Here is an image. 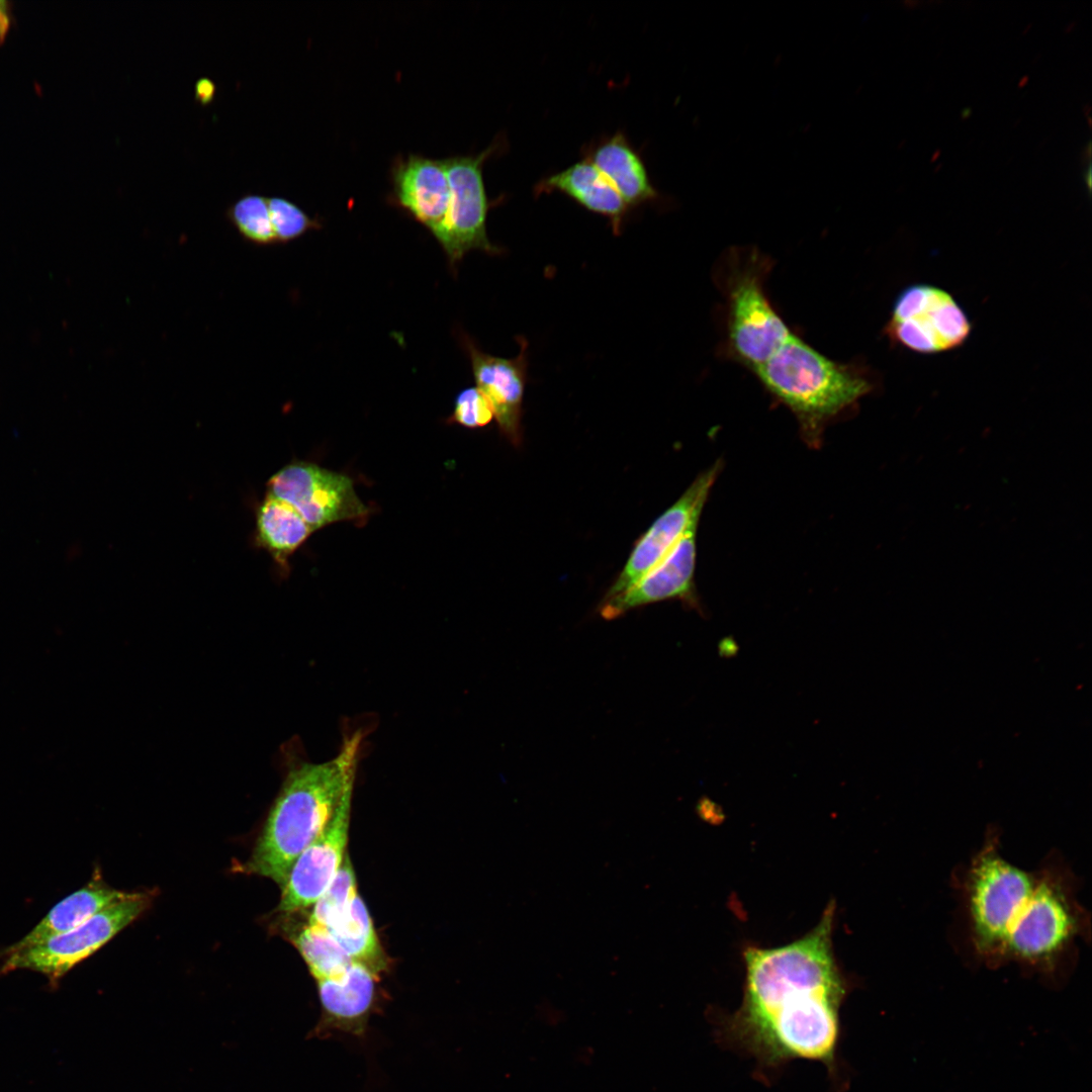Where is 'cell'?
<instances>
[{
    "label": "cell",
    "mask_w": 1092,
    "mask_h": 1092,
    "mask_svg": "<svg viewBox=\"0 0 1092 1092\" xmlns=\"http://www.w3.org/2000/svg\"><path fill=\"white\" fill-rule=\"evenodd\" d=\"M833 918L829 905L803 937L744 952L743 1000L724 1033L762 1065L794 1059L834 1063L846 986L833 953Z\"/></svg>",
    "instance_id": "6da1fadb"
},
{
    "label": "cell",
    "mask_w": 1092,
    "mask_h": 1092,
    "mask_svg": "<svg viewBox=\"0 0 1092 1092\" xmlns=\"http://www.w3.org/2000/svg\"><path fill=\"white\" fill-rule=\"evenodd\" d=\"M963 890L973 950L989 967L1016 963L1054 975L1076 939L1088 937L1089 915L1068 868L1053 861L1025 871L1000 853L995 833L971 859Z\"/></svg>",
    "instance_id": "7a4b0ae2"
},
{
    "label": "cell",
    "mask_w": 1092,
    "mask_h": 1092,
    "mask_svg": "<svg viewBox=\"0 0 1092 1092\" xmlns=\"http://www.w3.org/2000/svg\"><path fill=\"white\" fill-rule=\"evenodd\" d=\"M363 732L344 736L339 752L324 762L297 761L285 777L268 814L249 872L282 887L299 854L324 831L341 804L353 797Z\"/></svg>",
    "instance_id": "3957f363"
},
{
    "label": "cell",
    "mask_w": 1092,
    "mask_h": 1092,
    "mask_svg": "<svg viewBox=\"0 0 1092 1092\" xmlns=\"http://www.w3.org/2000/svg\"><path fill=\"white\" fill-rule=\"evenodd\" d=\"M751 372L794 414L811 447L821 444L830 421L855 406L878 384L867 365L834 361L795 332Z\"/></svg>",
    "instance_id": "277c9868"
},
{
    "label": "cell",
    "mask_w": 1092,
    "mask_h": 1092,
    "mask_svg": "<svg viewBox=\"0 0 1092 1092\" xmlns=\"http://www.w3.org/2000/svg\"><path fill=\"white\" fill-rule=\"evenodd\" d=\"M771 268V260L757 249L736 247L725 252L716 274L726 307L724 350L750 371L794 332L765 290Z\"/></svg>",
    "instance_id": "5b68a950"
},
{
    "label": "cell",
    "mask_w": 1092,
    "mask_h": 1092,
    "mask_svg": "<svg viewBox=\"0 0 1092 1092\" xmlns=\"http://www.w3.org/2000/svg\"><path fill=\"white\" fill-rule=\"evenodd\" d=\"M883 332L894 346L937 354L962 347L972 333V323L948 291L914 283L896 297Z\"/></svg>",
    "instance_id": "8992f818"
},
{
    "label": "cell",
    "mask_w": 1092,
    "mask_h": 1092,
    "mask_svg": "<svg viewBox=\"0 0 1092 1092\" xmlns=\"http://www.w3.org/2000/svg\"><path fill=\"white\" fill-rule=\"evenodd\" d=\"M147 905L146 895L129 893L71 931L31 946L6 947L2 952L0 973L33 971L46 976L51 986H56L70 970L133 921Z\"/></svg>",
    "instance_id": "52a82bcc"
},
{
    "label": "cell",
    "mask_w": 1092,
    "mask_h": 1092,
    "mask_svg": "<svg viewBox=\"0 0 1092 1092\" xmlns=\"http://www.w3.org/2000/svg\"><path fill=\"white\" fill-rule=\"evenodd\" d=\"M502 142L493 143L477 155L454 156L444 159L450 186V200L446 217L434 234L446 252L451 264L471 250L495 254L486 234V216L492 202L488 200L483 182L482 169Z\"/></svg>",
    "instance_id": "ba28073f"
},
{
    "label": "cell",
    "mask_w": 1092,
    "mask_h": 1092,
    "mask_svg": "<svg viewBox=\"0 0 1092 1092\" xmlns=\"http://www.w3.org/2000/svg\"><path fill=\"white\" fill-rule=\"evenodd\" d=\"M267 487L269 495L292 507L312 531L364 519L369 513L350 477L308 462L284 466L271 476Z\"/></svg>",
    "instance_id": "9c48e42d"
},
{
    "label": "cell",
    "mask_w": 1092,
    "mask_h": 1092,
    "mask_svg": "<svg viewBox=\"0 0 1092 1092\" xmlns=\"http://www.w3.org/2000/svg\"><path fill=\"white\" fill-rule=\"evenodd\" d=\"M720 467V462H716L698 475L681 496L641 536L604 600L635 584L668 554L691 525L699 523Z\"/></svg>",
    "instance_id": "30bf717a"
},
{
    "label": "cell",
    "mask_w": 1092,
    "mask_h": 1092,
    "mask_svg": "<svg viewBox=\"0 0 1092 1092\" xmlns=\"http://www.w3.org/2000/svg\"><path fill=\"white\" fill-rule=\"evenodd\" d=\"M351 805L352 797L296 858L281 887L278 910L288 913L312 906L332 883L347 854Z\"/></svg>",
    "instance_id": "8fae6325"
},
{
    "label": "cell",
    "mask_w": 1092,
    "mask_h": 1092,
    "mask_svg": "<svg viewBox=\"0 0 1092 1092\" xmlns=\"http://www.w3.org/2000/svg\"><path fill=\"white\" fill-rule=\"evenodd\" d=\"M698 523L691 525L668 554L625 592L605 599L600 614L616 619L631 609L670 599L694 600Z\"/></svg>",
    "instance_id": "7c38bea8"
},
{
    "label": "cell",
    "mask_w": 1092,
    "mask_h": 1092,
    "mask_svg": "<svg viewBox=\"0 0 1092 1092\" xmlns=\"http://www.w3.org/2000/svg\"><path fill=\"white\" fill-rule=\"evenodd\" d=\"M379 980L380 976L369 968L352 962L340 977L316 981L322 1015L314 1034L363 1036L374 1010Z\"/></svg>",
    "instance_id": "4fadbf2b"
},
{
    "label": "cell",
    "mask_w": 1092,
    "mask_h": 1092,
    "mask_svg": "<svg viewBox=\"0 0 1092 1092\" xmlns=\"http://www.w3.org/2000/svg\"><path fill=\"white\" fill-rule=\"evenodd\" d=\"M466 347L476 387L488 400L502 433L514 445H519L527 367L526 343L519 356L513 359L483 353L469 341Z\"/></svg>",
    "instance_id": "5bb4252c"
},
{
    "label": "cell",
    "mask_w": 1092,
    "mask_h": 1092,
    "mask_svg": "<svg viewBox=\"0 0 1092 1092\" xmlns=\"http://www.w3.org/2000/svg\"><path fill=\"white\" fill-rule=\"evenodd\" d=\"M395 201L434 235L449 206L450 186L443 160L410 155L391 173Z\"/></svg>",
    "instance_id": "9a60e30c"
},
{
    "label": "cell",
    "mask_w": 1092,
    "mask_h": 1092,
    "mask_svg": "<svg viewBox=\"0 0 1092 1092\" xmlns=\"http://www.w3.org/2000/svg\"><path fill=\"white\" fill-rule=\"evenodd\" d=\"M558 192L583 208L607 217L619 233L630 207L607 178L587 159L543 177L534 187L535 195Z\"/></svg>",
    "instance_id": "2e32d148"
},
{
    "label": "cell",
    "mask_w": 1092,
    "mask_h": 1092,
    "mask_svg": "<svg viewBox=\"0 0 1092 1092\" xmlns=\"http://www.w3.org/2000/svg\"><path fill=\"white\" fill-rule=\"evenodd\" d=\"M583 158L597 167L630 208L659 197L641 155L624 132L617 131L585 147Z\"/></svg>",
    "instance_id": "e0dca14e"
},
{
    "label": "cell",
    "mask_w": 1092,
    "mask_h": 1092,
    "mask_svg": "<svg viewBox=\"0 0 1092 1092\" xmlns=\"http://www.w3.org/2000/svg\"><path fill=\"white\" fill-rule=\"evenodd\" d=\"M128 895L92 881L57 903L26 935L8 947L31 946L71 931Z\"/></svg>",
    "instance_id": "ac0fdd59"
},
{
    "label": "cell",
    "mask_w": 1092,
    "mask_h": 1092,
    "mask_svg": "<svg viewBox=\"0 0 1092 1092\" xmlns=\"http://www.w3.org/2000/svg\"><path fill=\"white\" fill-rule=\"evenodd\" d=\"M256 518L257 542L283 566L313 532L292 507L269 494Z\"/></svg>",
    "instance_id": "d6986e66"
},
{
    "label": "cell",
    "mask_w": 1092,
    "mask_h": 1092,
    "mask_svg": "<svg viewBox=\"0 0 1092 1092\" xmlns=\"http://www.w3.org/2000/svg\"><path fill=\"white\" fill-rule=\"evenodd\" d=\"M353 962L380 976L388 969V959L380 944L365 903L357 894L345 913L328 928Z\"/></svg>",
    "instance_id": "ffe728a7"
},
{
    "label": "cell",
    "mask_w": 1092,
    "mask_h": 1092,
    "mask_svg": "<svg viewBox=\"0 0 1092 1092\" xmlns=\"http://www.w3.org/2000/svg\"><path fill=\"white\" fill-rule=\"evenodd\" d=\"M293 943L315 982L340 977L353 962L329 929L321 925L307 923L293 937Z\"/></svg>",
    "instance_id": "44dd1931"
},
{
    "label": "cell",
    "mask_w": 1092,
    "mask_h": 1092,
    "mask_svg": "<svg viewBox=\"0 0 1092 1092\" xmlns=\"http://www.w3.org/2000/svg\"><path fill=\"white\" fill-rule=\"evenodd\" d=\"M225 217L246 241L257 246L276 243L267 197L247 193L228 207Z\"/></svg>",
    "instance_id": "7402d4cb"
},
{
    "label": "cell",
    "mask_w": 1092,
    "mask_h": 1092,
    "mask_svg": "<svg viewBox=\"0 0 1092 1092\" xmlns=\"http://www.w3.org/2000/svg\"><path fill=\"white\" fill-rule=\"evenodd\" d=\"M355 873L346 854L332 883L312 905L308 923L331 927L345 913L357 895Z\"/></svg>",
    "instance_id": "603a6c76"
},
{
    "label": "cell",
    "mask_w": 1092,
    "mask_h": 1092,
    "mask_svg": "<svg viewBox=\"0 0 1092 1092\" xmlns=\"http://www.w3.org/2000/svg\"><path fill=\"white\" fill-rule=\"evenodd\" d=\"M268 205L276 243L292 241L318 225L290 200L271 197Z\"/></svg>",
    "instance_id": "cb8c5ba5"
},
{
    "label": "cell",
    "mask_w": 1092,
    "mask_h": 1092,
    "mask_svg": "<svg viewBox=\"0 0 1092 1092\" xmlns=\"http://www.w3.org/2000/svg\"><path fill=\"white\" fill-rule=\"evenodd\" d=\"M493 418L491 406L477 387L462 390L456 397L453 422L470 429L488 425Z\"/></svg>",
    "instance_id": "d4e9b609"
},
{
    "label": "cell",
    "mask_w": 1092,
    "mask_h": 1092,
    "mask_svg": "<svg viewBox=\"0 0 1092 1092\" xmlns=\"http://www.w3.org/2000/svg\"><path fill=\"white\" fill-rule=\"evenodd\" d=\"M215 95L216 85L211 79L201 77L195 82L194 98L200 105H209L214 100Z\"/></svg>",
    "instance_id": "484cf974"
},
{
    "label": "cell",
    "mask_w": 1092,
    "mask_h": 1092,
    "mask_svg": "<svg viewBox=\"0 0 1092 1092\" xmlns=\"http://www.w3.org/2000/svg\"><path fill=\"white\" fill-rule=\"evenodd\" d=\"M11 25L10 3L0 0V42L5 38Z\"/></svg>",
    "instance_id": "4316f807"
}]
</instances>
